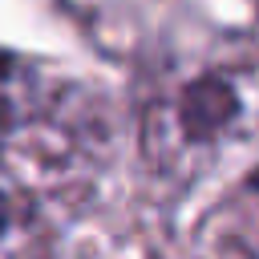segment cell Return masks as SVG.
Wrapping results in <instances>:
<instances>
[{
	"label": "cell",
	"instance_id": "277c9868",
	"mask_svg": "<svg viewBox=\"0 0 259 259\" xmlns=\"http://www.w3.org/2000/svg\"><path fill=\"white\" fill-rule=\"evenodd\" d=\"M0 259H57L53 231L32 190L0 166Z\"/></svg>",
	"mask_w": 259,
	"mask_h": 259
},
{
	"label": "cell",
	"instance_id": "7a4b0ae2",
	"mask_svg": "<svg viewBox=\"0 0 259 259\" xmlns=\"http://www.w3.org/2000/svg\"><path fill=\"white\" fill-rule=\"evenodd\" d=\"M105 150V117L89 89L24 57H0V166L32 186L89 178Z\"/></svg>",
	"mask_w": 259,
	"mask_h": 259
},
{
	"label": "cell",
	"instance_id": "6da1fadb",
	"mask_svg": "<svg viewBox=\"0 0 259 259\" xmlns=\"http://www.w3.org/2000/svg\"><path fill=\"white\" fill-rule=\"evenodd\" d=\"M138 142L174 194L259 150V40L227 32L166 57L142 97Z\"/></svg>",
	"mask_w": 259,
	"mask_h": 259
},
{
	"label": "cell",
	"instance_id": "3957f363",
	"mask_svg": "<svg viewBox=\"0 0 259 259\" xmlns=\"http://www.w3.org/2000/svg\"><path fill=\"white\" fill-rule=\"evenodd\" d=\"M190 259H259V166L198 219Z\"/></svg>",
	"mask_w": 259,
	"mask_h": 259
}]
</instances>
